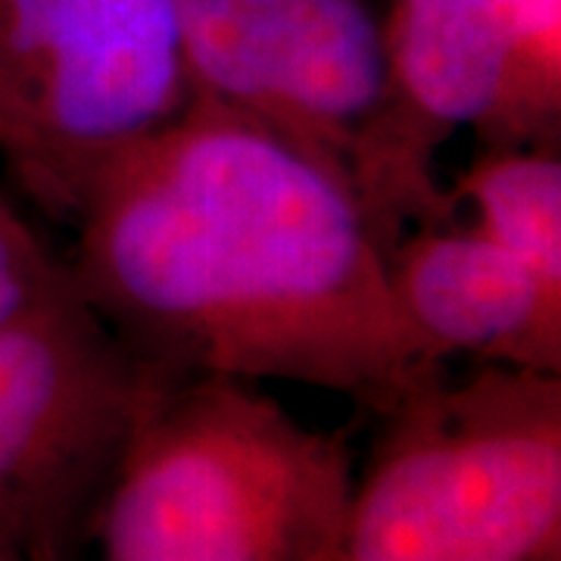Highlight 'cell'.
I'll list each match as a JSON object with an SVG mask.
<instances>
[{"instance_id":"cell-12","label":"cell","mask_w":561,"mask_h":561,"mask_svg":"<svg viewBox=\"0 0 561 561\" xmlns=\"http://www.w3.org/2000/svg\"><path fill=\"white\" fill-rule=\"evenodd\" d=\"M0 561H32L7 534H0Z\"/></svg>"},{"instance_id":"cell-3","label":"cell","mask_w":561,"mask_h":561,"mask_svg":"<svg viewBox=\"0 0 561 561\" xmlns=\"http://www.w3.org/2000/svg\"><path fill=\"white\" fill-rule=\"evenodd\" d=\"M381 419L331 561H561V375L478 365Z\"/></svg>"},{"instance_id":"cell-6","label":"cell","mask_w":561,"mask_h":561,"mask_svg":"<svg viewBox=\"0 0 561 561\" xmlns=\"http://www.w3.org/2000/svg\"><path fill=\"white\" fill-rule=\"evenodd\" d=\"M172 371L122 341L66 278L0 321V534L69 561L122 443Z\"/></svg>"},{"instance_id":"cell-10","label":"cell","mask_w":561,"mask_h":561,"mask_svg":"<svg viewBox=\"0 0 561 561\" xmlns=\"http://www.w3.org/2000/svg\"><path fill=\"white\" fill-rule=\"evenodd\" d=\"M515 38L524 94L546 135L561 116V0H502Z\"/></svg>"},{"instance_id":"cell-8","label":"cell","mask_w":561,"mask_h":561,"mask_svg":"<svg viewBox=\"0 0 561 561\" xmlns=\"http://www.w3.org/2000/svg\"><path fill=\"white\" fill-rule=\"evenodd\" d=\"M383 41L402 116L434 157L456 131L481 147L556 138L527 106L502 0H390Z\"/></svg>"},{"instance_id":"cell-9","label":"cell","mask_w":561,"mask_h":561,"mask_svg":"<svg viewBox=\"0 0 561 561\" xmlns=\"http://www.w3.org/2000/svg\"><path fill=\"white\" fill-rule=\"evenodd\" d=\"M453 206L471 228L561 280V157L556 138L490 144L461 169Z\"/></svg>"},{"instance_id":"cell-7","label":"cell","mask_w":561,"mask_h":561,"mask_svg":"<svg viewBox=\"0 0 561 561\" xmlns=\"http://www.w3.org/2000/svg\"><path fill=\"white\" fill-rule=\"evenodd\" d=\"M402 316L437 356L561 375V280L471 225L434 221L387 250Z\"/></svg>"},{"instance_id":"cell-4","label":"cell","mask_w":561,"mask_h":561,"mask_svg":"<svg viewBox=\"0 0 561 561\" xmlns=\"http://www.w3.org/2000/svg\"><path fill=\"white\" fill-rule=\"evenodd\" d=\"M191 103L228 110L324 162L390 250L453 221L437 157L402 116L368 0H179Z\"/></svg>"},{"instance_id":"cell-11","label":"cell","mask_w":561,"mask_h":561,"mask_svg":"<svg viewBox=\"0 0 561 561\" xmlns=\"http://www.w3.org/2000/svg\"><path fill=\"white\" fill-rule=\"evenodd\" d=\"M66 278L57 260L22 213L0 194V321L16 316Z\"/></svg>"},{"instance_id":"cell-2","label":"cell","mask_w":561,"mask_h":561,"mask_svg":"<svg viewBox=\"0 0 561 561\" xmlns=\"http://www.w3.org/2000/svg\"><path fill=\"white\" fill-rule=\"evenodd\" d=\"M353 478L346 437L260 383L169 375L98 502L103 561H331Z\"/></svg>"},{"instance_id":"cell-5","label":"cell","mask_w":561,"mask_h":561,"mask_svg":"<svg viewBox=\"0 0 561 561\" xmlns=\"http://www.w3.org/2000/svg\"><path fill=\"white\" fill-rule=\"evenodd\" d=\"M191 101L179 0H0V160L47 216L76 225Z\"/></svg>"},{"instance_id":"cell-1","label":"cell","mask_w":561,"mask_h":561,"mask_svg":"<svg viewBox=\"0 0 561 561\" xmlns=\"http://www.w3.org/2000/svg\"><path fill=\"white\" fill-rule=\"evenodd\" d=\"M72 228L79 294L162 371L302 383L378 415L446 375L402 316L359 197L228 110L191 103Z\"/></svg>"}]
</instances>
